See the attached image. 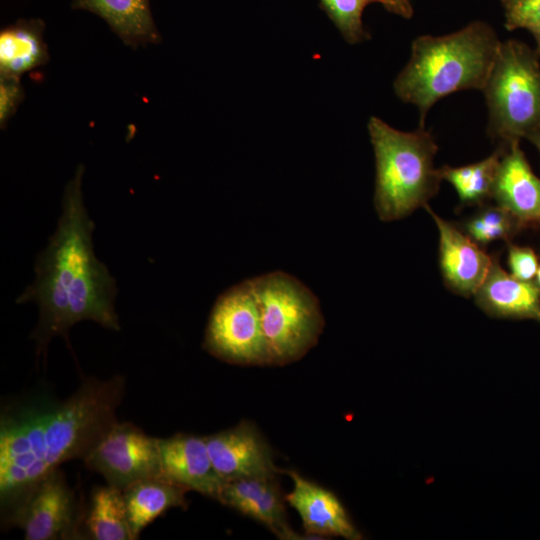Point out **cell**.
I'll use <instances>...</instances> for the list:
<instances>
[{
  "instance_id": "obj_28",
  "label": "cell",
  "mask_w": 540,
  "mask_h": 540,
  "mask_svg": "<svg viewBox=\"0 0 540 540\" xmlns=\"http://www.w3.org/2000/svg\"><path fill=\"white\" fill-rule=\"evenodd\" d=\"M526 139H528L540 152V128L531 133Z\"/></svg>"
},
{
  "instance_id": "obj_16",
  "label": "cell",
  "mask_w": 540,
  "mask_h": 540,
  "mask_svg": "<svg viewBox=\"0 0 540 540\" xmlns=\"http://www.w3.org/2000/svg\"><path fill=\"white\" fill-rule=\"evenodd\" d=\"M476 304L497 318L532 319L540 322V288L534 281H522L506 272L497 256L474 293Z\"/></svg>"
},
{
  "instance_id": "obj_18",
  "label": "cell",
  "mask_w": 540,
  "mask_h": 540,
  "mask_svg": "<svg viewBox=\"0 0 540 540\" xmlns=\"http://www.w3.org/2000/svg\"><path fill=\"white\" fill-rule=\"evenodd\" d=\"M188 491L163 475L139 480L125 489L123 496L133 540L159 516L171 508H187Z\"/></svg>"
},
{
  "instance_id": "obj_25",
  "label": "cell",
  "mask_w": 540,
  "mask_h": 540,
  "mask_svg": "<svg viewBox=\"0 0 540 540\" xmlns=\"http://www.w3.org/2000/svg\"><path fill=\"white\" fill-rule=\"evenodd\" d=\"M507 263L510 274L522 281H534L540 264L530 247L511 243H508Z\"/></svg>"
},
{
  "instance_id": "obj_8",
  "label": "cell",
  "mask_w": 540,
  "mask_h": 540,
  "mask_svg": "<svg viewBox=\"0 0 540 540\" xmlns=\"http://www.w3.org/2000/svg\"><path fill=\"white\" fill-rule=\"evenodd\" d=\"M107 484L121 490L161 474L159 438L129 422L116 420L82 459Z\"/></svg>"
},
{
  "instance_id": "obj_20",
  "label": "cell",
  "mask_w": 540,
  "mask_h": 540,
  "mask_svg": "<svg viewBox=\"0 0 540 540\" xmlns=\"http://www.w3.org/2000/svg\"><path fill=\"white\" fill-rule=\"evenodd\" d=\"M82 533L83 539L133 540L123 490L109 484L93 488Z\"/></svg>"
},
{
  "instance_id": "obj_17",
  "label": "cell",
  "mask_w": 540,
  "mask_h": 540,
  "mask_svg": "<svg viewBox=\"0 0 540 540\" xmlns=\"http://www.w3.org/2000/svg\"><path fill=\"white\" fill-rule=\"evenodd\" d=\"M71 8L96 14L133 49L161 41L149 0H72Z\"/></svg>"
},
{
  "instance_id": "obj_27",
  "label": "cell",
  "mask_w": 540,
  "mask_h": 540,
  "mask_svg": "<svg viewBox=\"0 0 540 540\" xmlns=\"http://www.w3.org/2000/svg\"><path fill=\"white\" fill-rule=\"evenodd\" d=\"M378 2L390 13L405 19L413 16L414 9L411 0H378Z\"/></svg>"
},
{
  "instance_id": "obj_29",
  "label": "cell",
  "mask_w": 540,
  "mask_h": 540,
  "mask_svg": "<svg viewBox=\"0 0 540 540\" xmlns=\"http://www.w3.org/2000/svg\"><path fill=\"white\" fill-rule=\"evenodd\" d=\"M530 32L536 42V51L540 54V25L531 29Z\"/></svg>"
},
{
  "instance_id": "obj_26",
  "label": "cell",
  "mask_w": 540,
  "mask_h": 540,
  "mask_svg": "<svg viewBox=\"0 0 540 540\" xmlns=\"http://www.w3.org/2000/svg\"><path fill=\"white\" fill-rule=\"evenodd\" d=\"M18 76L0 75V127L4 129L22 103L25 91Z\"/></svg>"
},
{
  "instance_id": "obj_11",
  "label": "cell",
  "mask_w": 540,
  "mask_h": 540,
  "mask_svg": "<svg viewBox=\"0 0 540 540\" xmlns=\"http://www.w3.org/2000/svg\"><path fill=\"white\" fill-rule=\"evenodd\" d=\"M439 233V266L445 285L464 297L473 296L485 279L493 256L463 230L438 216L427 204Z\"/></svg>"
},
{
  "instance_id": "obj_1",
  "label": "cell",
  "mask_w": 540,
  "mask_h": 540,
  "mask_svg": "<svg viewBox=\"0 0 540 540\" xmlns=\"http://www.w3.org/2000/svg\"><path fill=\"white\" fill-rule=\"evenodd\" d=\"M124 389L119 375L87 377L66 399L33 393L2 406L0 506L6 527H16L40 481L64 462L83 459L117 420Z\"/></svg>"
},
{
  "instance_id": "obj_2",
  "label": "cell",
  "mask_w": 540,
  "mask_h": 540,
  "mask_svg": "<svg viewBox=\"0 0 540 540\" xmlns=\"http://www.w3.org/2000/svg\"><path fill=\"white\" fill-rule=\"evenodd\" d=\"M84 170L80 164L67 183L57 228L36 258L35 279L16 299L18 304L34 302L39 308V321L30 335L38 356L46 353L55 336H62L72 351L69 330L83 320L120 330L114 305L116 281L94 252L95 224L81 188Z\"/></svg>"
},
{
  "instance_id": "obj_6",
  "label": "cell",
  "mask_w": 540,
  "mask_h": 540,
  "mask_svg": "<svg viewBox=\"0 0 540 540\" xmlns=\"http://www.w3.org/2000/svg\"><path fill=\"white\" fill-rule=\"evenodd\" d=\"M271 365L302 358L318 342L324 317L313 292L297 278L275 271L250 279Z\"/></svg>"
},
{
  "instance_id": "obj_24",
  "label": "cell",
  "mask_w": 540,
  "mask_h": 540,
  "mask_svg": "<svg viewBox=\"0 0 540 540\" xmlns=\"http://www.w3.org/2000/svg\"><path fill=\"white\" fill-rule=\"evenodd\" d=\"M504 9L505 27L531 30L540 25V0H500Z\"/></svg>"
},
{
  "instance_id": "obj_19",
  "label": "cell",
  "mask_w": 540,
  "mask_h": 540,
  "mask_svg": "<svg viewBox=\"0 0 540 540\" xmlns=\"http://www.w3.org/2000/svg\"><path fill=\"white\" fill-rule=\"evenodd\" d=\"M41 19H19L0 32V75L21 77L49 61Z\"/></svg>"
},
{
  "instance_id": "obj_13",
  "label": "cell",
  "mask_w": 540,
  "mask_h": 540,
  "mask_svg": "<svg viewBox=\"0 0 540 540\" xmlns=\"http://www.w3.org/2000/svg\"><path fill=\"white\" fill-rule=\"evenodd\" d=\"M503 145L492 199L524 228L540 226V178L533 173L519 142Z\"/></svg>"
},
{
  "instance_id": "obj_15",
  "label": "cell",
  "mask_w": 540,
  "mask_h": 540,
  "mask_svg": "<svg viewBox=\"0 0 540 540\" xmlns=\"http://www.w3.org/2000/svg\"><path fill=\"white\" fill-rule=\"evenodd\" d=\"M286 472L292 480L293 489L285 495V499L301 517L307 535L316 538L339 536L349 540L362 538L334 493L294 470Z\"/></svg>"
},
{
  "instance_id": "obj_21",
  "label": "cell",
  "mask_w": 540,
  "mask_h": 540,
  "mask_svg": "<svg viewBox=\"0 0 540 540\" xmlns=\"http://www.w3.org/2000/svg\"><path fill=\"white\" fill-rule=\"evenodd\" d=\"M504 148L502 144L490 156L476 163L460 167L444 165L439 168L442 180L454 187L462 205L482 206L492 198L493 184Z\"/></svg>"
},
{
  "instance_id": "obj_7",
  "label": "cell",
  "mask_w": 540,
  "mask_h": 540,
  "mask_svg": "<svg viewBox=\"0 0 540 540\" xmlns=\"http://www.w3.org/2000/svg\"><path fill=\"white\" fill-rule=\"evenodd\" d=\"M203 348L228 363L271 365L250 279L218 296L208 319Z\"/></svg>"
},
{
  "instance_id": "obj_4",
  "label": "cell",
  "mask_w": 540,
  "mask_h": 540,
  "mask_svg": "<svg viewBox=\"0 0 540 540\" xmlns=\"http://www.w3.org/2000/svg\"><path fill=\"white\" fill-rule=\"evenodd\" d=\"M376 165L374 206L381 221L402 219L426 206L442 178L434 166L438 146L423 126L397 130L378 117L368 121Z\"/></svg>"
},
{
  "instance_id": "obj_5",
  "label": "cell",
  "mask_w": 540,
  "mask_h": 540,
  "mask_svg": "<svg viewBox=\"0 0 540 540\" xmlns=\"http://www.w3.org/2000/svg\"><path fill=\"white\" fill-rule=\"evenodd\" d=\"M539 56L521 41L500 43L482 91L488 135L502 144L519 142L540 128Z\"/></svg>"
},
{
  "instance_id": "obj_3",
  "label": "cell",
  "mask_w": 540,
  "mask_h": 540,
  "mask_svg": "<svg viewBox=\"0 0 540 540\" xmlns=\"http://www.w3.org/2000/svg\"><path fill=\"white\" fill-rule=\"evenodd\" d=\"M500 43L494 28L480 20L447 35L419 36L393 83L395 94L418 108L423 126L430 108L443 97L468 89L482 91Z\"/></svg>"
},
{
  "instance_id": "obj_9",
  "label": "cell",
  "mask_w": 540,
  "mask_h": 540,
  "mask_svg": "<svg viewBox=\"0 0 540 540\" xmlns=\"http://www.w3.org/2000/svg\"><path fill=\"white\" fill-rule=\"evenodd\" d=\"M84 513L64 474L56 469L35 487L16 527L26 540L83 539Z\"/></svg>"
},
{
  "instance_id": "obj_22",
  "label": "cell",
  "mask_w": 540,
  "mask_h": 540,
  "mask_svg": "<svg viewBox=\"0 0 540 540\" xmlns=\"http://www.w3.org/2000/svg\"><path fill=\"white\" fill-rule=\"evenodd\" d=\"M523 228L514 215L498 205H482L462 226L463 231L482 247L497 240L510 243Z\"/></svg>"
},
{
  "instance_id": "obj_23",
  "label": "cell",
  "mask_w": 540,
  "mask_h": 540,
  "mask_svg": "<svg viewBox=\"0 0 540 540\" xmlns=\"http://www.w3.org/2000/svg\"><path fill=\"white\" fill-rule=\"evenodd\" d=\"M325 12L350 44H357L369 37L366 32L362 14L371 3L378 0H320Z\"/></svg>"
},
{
  "instance_id": "obj_12",
  "label": "cell",
  "mask_w": 540,
  "mask_h": 540,
  "mask_svg": "<svg viewBox=\"0 0 540 540\" xmlns=\"http://www.w3.org/2000/svg\"><path fill=\"white\" fill-rule=\"evenodd\" d=\"M161 474L185 488L218 500L224 481L214 468L205 436L177 433L159 438Z\"/></svg>"
},
{
  "instance_id": "obj_14",
  "label": "cell",
  "mask_w": 540,
  "mask_h": 540,
  "mask_svg": "<svg viewBox=\"0 0 540 540\" xmlns=\"http://www.w3.org/2000/svg\"><path fill=\"white\" fill-rule=\"evenodd\" d=\"M217 501L265 525L278 538H301L287 522L286 499L277 477H247L226 481Z\"/></svg>"
},
{
  "instance_id": "obj_30",
  "label": "cell",
  "mask_w": 540,
  "mask_h": 540,
  "mask_svg": "<svg viewBox=\"0 0 540 540\" xmlns=\"http://www.w3.org/2000/svg\"><path fill=\"white\" fill-rule=\"evenodd\" d=\"M535 282L540 288V264H539V268H538V271H537V274H536V277H535Z\"/></svg>"
},
{
  "instance_id": "obj_10",
  "label": "cell",
  "mask_w": 540,
  "mask_h": 540,
  "mask_svg": "<svg viewBox=\"0 0 540 540\" xmlns=\"http://www.w3.org/2000/svg\"><path fill=\"white\" fill-rule=\"evenodd\" d=\"M215 470L226 481L247 477H277L271 449L257 427L248 421L205 436Z\"/></svg>"
}]
</instances>
